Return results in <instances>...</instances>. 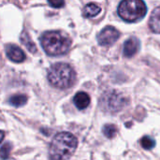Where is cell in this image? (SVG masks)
Segmentation results:
<instances>
[{"label":"cell","instance_id":"cell-1","mask_svg":"<svg viewBox=\"0 0 160 160\" xmlns=\"http://www.w3.org/2000/svg\"><path fill=\"white\" fill-rule=\"evenodd\" d=\"M78 146L77 138L69 132H60L54 136L50 145L51 160H68Z\"/></svg>","mask_w":160,"mask_h":160},{"label":"cell","instance_id":"cell-2","mask_svg":"<svg viewBox=\"0 0 160 160\" xmlns=\"http://www.w3.org/2000/svg\"><path fill=\"white\" fill-rule=\"evenodd\" d=\"M40 44L45 52L52 56L65 54L71 45L69 38L59 31H47L40 38Z\"/></svg>","mask_w":160,"mask_h":160},{"label":"cell","instance_id":"cell-3","mask_svg":"<svg viewBox=\"0 0 160 160\" xmlns=\"http://www.w3.org/2000/svg\"><path fill=\"white\" fill-rule=\"evenodd\" d=\"M76 73L70 65L67 63H55L48 71L49 82L59 89H67L73 85Z\"/></svg>","mask_w":160,"mask_h":160},{"label":"cell","instance_id":"cell-4","mask_svg":"<svg viewBox=\"0 0 160 160\" xmlns=\"http://www.w3.org/2000/svg\"><path fill=\"white\" fill-rule=\"evenodd\" d=\"M117 12L124 21L135 22L146 14L147 7L142 0H125L119 4Z\"/></svg>","mask_w":160,"mask_h":160},{"label":"cell","instance_id":"cell-5","mask_svg":"<svg viewBox=\"0 0 160 160\" xmlns=\"http://www.w3.org/2000/svg\"><path fill=\"white\" fill-rule=\"evenodd\" d=\"M120 33L113 26H106L100 32L98 38V41L101 46H111L112 45L118 38Z\"/></svg>","mask_w":160,"mask_h":160},{"label":"cell","instance_id":"cell-6","mask_svg":"<svg viewBox=\"0 0 160 160\" xmlns=\"http://www.w3.org/2000/svg\"><path fill=\"white\" fill-rule=\"evenodd\" d=\"M6 53H7L8 58L15 63L23 62L25 59V54H24L23 51L17 45H13V44L7 45Z\"/></svg>","mask_w":160,"mask_h":160},{"label":"cell","instance_id":"cell-7","mask_svg":"<svg viewBox=\"0 0 160 160\" xmlns=\"http://www.w3.org/2000/svg\"><path fill=\"white\" fill-rule=\"evenodd\" d=\"M140 48V41L136 38H130L124 43L123 52L126 57H132L135 55Z\"/></svg>","mask_w":160,"mask_h":160},{"label":"cell","instance_id":"cell-8","mask_svg":"<svg viewBox=\"0 0 160 160\" xmlns=\"http://www.w3.org/2000/svg\"><path fill=\"white\" fill-rule=\"evenodd\" d=\"M90 97L87 93L84 92H80L77 93L73 98V102L75 104V106L79 109V110H84L86 109L89 104H90Z\"/></svg>","mask_w":160,"mask_h":160},{"label":"cell","instance_id":"cell-9","mask_svg":"<svg viewBox=\"0 0 160 160\" xmlns=\"http://www.w3.org/2000/svg\"><path fill=\"white\" fill-rule=\"evenodd\" d=\"M149 27L154 33H160V7L156 8L152 12L149 19Z\"/></svg>","mask_w":160,"mask_h":160},{"label":"cell","instance_id":"cell-10","mask_svg":"<svg viewBox=\"0 0 160 160\" xmlns=\"http://www.w3.org/2000/svg\"><path fill=\"white\" fill-rule=\"evenodd\" d=\"M100 11H101V8L98 5L95 3H89L83 8L82 14L85 18H93L98 15Z\"/></svg>","mask_w":160,"mask_h":160},{"label":"cell","instance_id":"cell-11","mask_svg":"<svg viewBox=\"0 0 160 160\" xmlns=\"http://www.w3.org/2000/svg\"><path fill=\"white\" fill-rule=\"evenodd\" d=\"M8 102H9L10 105H12L14 107L23 106L27 102V96L22 95V94H17V95L11 96Z\"/></svg>","mask_w":160,"mask_h":160},{"label":"cell","instance_id":"cell-12","mask_svg":"<svg viewBox=\"0 0 160 160\" xmlns=\"http://www.w3.org/2000/svg\"><path fill=\"white\" fill-rule=\"evenodd\" d=\"M21 41L24 44V46L26 47V49H27L28 51H30V52H33V53L36 52L37 48H36L34 42L31 40V38H29V36H28L25 32L22 33V34L21 35Z\"/></svg>","mask_w":160,"mask_h":160},{"label":"cell","instance_id":"cell-13","mask_svg":"<svg viewBox=\"0 0 160 160\" xmlns=\"http://www.w3.org/2000/svg\"><path fill=\"white\" fill-rule=\"evenodd\" d=\"M116 131H117V129H116V127L114 125L109 124V125H105L103 128V133L109 139H112L115 136Z\"/></svg>","mask_w":160,"mask_h":160},{"label":"cell","instance_id":"cell-14","mask_svg":"<svg viewBox=\"0 0 160 160\" xmlns=\"http://www.w3.org/2000/svg\"><path fill=\"white\" fill-rule=\"evenodd\" d=\"M12 145L9 142H6L1 148H0V158L3 160L8 159L9 157V154L11 152Z\"/></svg>","mask_w":160,"mask_h":160},{"label":"cell","instance_id":"cell-15","mask_svg":"<svg viewBox=\"0 0 160 160\" xmlns=\"http://www.w3.org/2000/svg\"><path fill=\"white\" fill-rule=\"evenodd\" d=\"M141 145H142V147L143 149L150 150V149H152V148L155 147L156 142H155V141H154L152 138H150V137H148V136H145V137H143V138L141 140Z\"/></svg>","mask_w":160,"mask_h":160},{"label":"cell","instance_id":"cell-16","mask_svg":"<svg viewBox=\"0 0 160 160\" xmlns=\"http://www.w3.org/2000/svg\"><path fill=\"white\" fill-rule=\"evenodd\" d=\"M48 4L50 6H52V8H62L65 5V2L61 1V0H52V1H48Z\"/></svg>","mask_w":160,"mask_h":160},{"label":"cell","instance_id":"cell-17","mask_svg":"<svg viewBox=\"0 0 160 160\" xmlns=\"http://www.w3.org/2000/svg\"><path fill=\"white\" fill-rule=\"evenodd\" d=\"M4 136H5V135H4V132L0 130V143H1V142L4 140Z\"/></svg>","mask_w":160,"mask_h":160}]
</instances>
